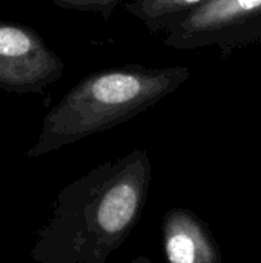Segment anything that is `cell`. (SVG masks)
I'll return each instance as SVG.
<instances>
[{
	"label": "cell",
	"mask_w": 261,
	"mask_h": 263,
	"mask_svg": "<svg viewBox=\"0 0 261 263\" xmlns=\"http://www.w3.org/2000/svg\"><path fill=\"white\" fill-rule=\"evenodd\" d=\"M129 263H152V260L146 256H137L135 259H132Z\"/></svg>",
	"instance_id": "8"
},
{
	"label": "cell",
	"mask_w": 261,
	"mask_h": 263,
	"mask_svg": "<svg viewBox=\"0 0 261 263\" xmlns=\"http://www.w3.org/2000/svg\"><path fill=\"white\" fill-rule=\"evenodd\" d=\"M163 247L168 263H222L208 225L185 208H172L165 214Z\"/></svg>",
	"instance_id": "5"
},
{
	"label": "cell",
	"mask_w": 261,
	"mask_h": 263,
	"mask_svg": "<svg viewBox=\"0 0 261 263\" xmlns=\"http://www.w3.org/2000/svg\"><path fill=\"white\" fill-rule=\"evenodd\" d=\"M189 77L186 66L126 65L92 72L49 109L26 156L35 159L115 128L177 91Z\"/></svg>",
	"instance_id": "2"
},
{
	"label": "cell",
	"mask_w": 261,
	"mask_h": 263,
	"mask_svg": "<svg viewBox=\"0 0 261 263\" xmlns=\"http://www.w3.org/2000/svg\"><path fill=\"white\" fill-rule=\"evenodd\" d=\"M49 2L62 9L94 12L102 15L103 18H109L115 11V8L125 0H49Z\"/></svg>",
	"instance_id": "7"
},
{
	"label": "cell",
	"mask_w": 261,
	"mask_h": 263,
	"mask_svg": "<svg viewBox=\"0 0 261 263\" xmlns=\"http://www.w3.org/2000/svg\"><path fill=\"white\" fill-rule=\"evenodd\" d=\"M63 72V59L34 28L0 22V91L43 94Z\"/></svg>",
	"instance_id": "4"
},
{
	"label": "cell",
	"mask_w": 261,
	"mask_h": 263,
	"mask_svg": "<svg viewBox=\"0 0 261 263\" xmlns=\"http://www.w3.org/2000/svg\"><path fill=\"white\" fill-rule=\"evenodd\" d=\"M172 49L217 48L223 55L261 43V0H209L160 34Z\"/></svg>",
	"instance_id": "3"
},
{
	"label": "cell",
	"mask_w": 261,
	"mask_h": 263,
	"mask_svg": "<svg viewBox=\"0 0 261 263\" xmlns=\"http://www.w3.org/2000/svg\"><path fill=\"white\" fill-rule=\"evenodd\" d=\"M152 165L134 149L97 165L57 194L35 234V263H106L137 227L146 205Z\"/></svg>",
	"instance_id": "1"
},
{
	"label": "cell",
	"mask_w": 261,
	"mask_h": 263,
	"mask_svg": "<svg viewBox=\"0 0 261 263\" xmlns=\"http://www.w3.org/2000/svg\"><path fill=\"white\" fill-rule=\"evenodd\" d=\"M209 0H128L125 9L138 18L152 34H163L172 25Z\"/></svg>",
	"instance_id": "6"
}]
</instances>
